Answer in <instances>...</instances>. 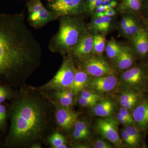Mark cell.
Listing matches in <instances>:
<instances>
[{
    "mask_svg": "<svg viewBox=\"0 0 148 148\" xmlns=\"http://www.w3.org/2000/svg\"><path fill=\"white\" fill-rule=\"evenodd\" d=\"M145 0H119L117 10L118 13H130L142 18Z\"/></svg>",
    "mask_w": 148,
    "mask_h": 148,
    "instance_id": "d6986e66",
    "label": "cell"
},
{
    "mask_svg": "<svg viewBox=\"0 0 148 148\" xmlns=\"http://www.w3.org/2000/svg\"><path fill=\"white\" fill-rule=\"evenodd\" d=\"M134 124L144 135L148 132V96L144 97L132 111Z\"/></svg>",
    "mask_w": 148,
    "mask_h": 148,
    "instance_id": "4fadbf2b",
    "label": "cell"
},
{
    "mask_svg": "<svg viewBox=\"0 0 148 148\" xmlns=\"http://www.w3.org/2000/svg\"><path fill=\"white\" fill-rule=\"evenodd\" d=\"M91 125L84 118H78L72 130L71 138L75 142L87 141L91 137Z\"/></svg>",
    "mask_w": 148,
    "mask_h": 148,
    "instance_id": "ac0fdd59",
    "label": "cell"
},
{
    "mask_svg": "<svg viewBox=\"0 0 148 148\" xmlns=\"http://www.w3.org/2000/svg\"><path fill=\"white\" fill-rule=\"evenodd\" d=\"M43 5L40 0H31L27 3V6L29 12L28 20L29 24L37 20Z\"/></svg>",
    "mask_w": 148,
    "mask_h": 148,
    "instance_id": "cb8c5ba5",
    "label": "cell"
},
{
    "mask_svg": "<svg viewBox=\"0 0 148 148\" xmlns=\"http://www.w3.org/2000/svg\"><path fill=\"white\" fill-rule=\"evenodd\" d=\"M138 61L147 62L148 58V34L144 27L129 40Z\"/></svg>",
    "mask_w": 148,
    "mask_h": 148,
    "instance_id": "5bb4252c",
    "label": "cell"
},
{
    "mask_svg": "<svg viewBox=\"0 0 148 148\" xmlns=\"http://www.w3.org/2000/svg\"><path fill=\"white\" fill-rule=\"evenodd\" d=\"M75 62L70 54L64 56L63 63L58 72L50 81L37 88L40 91H58L70 88L71 86L75 73Z\"/></svg>",
    "mask_w": 148,
    "mask_h": 148,
    "instance_id": "5b68a950",
    "label": "cell"
},
{
    "mask_svg": "<svg viewBox=\"0 0 148 148\" xmlns=\"http://www.w3.org/2000/svg\"><path fill=\"white\" fill-rule=\"evenodd\" d=\"M36 88L22 86L10 109V126L6 144L30 148L40 144L52 129L54 108L51 99Z\"/></svg>",
    "mask_w": 148,
    "mask_h": 148,
    "instance_id": "7a4b0ae2",
    "label": "cell"
},
{
    "mask_svg": "<svg viewBox=\"0 0 148 148\" xmlns=\"http://www.w3.org/2000/svg\"><path fill=\"white\" fill-rule=\"evenodd\" d=\"M90 147L92 148H114L116 146L105 138H98L93 140L90 145Z\"/></svg>",
    "mask_w": 148,
    "mask_h": 148,
    "instance_id": "1f68e13d",
    "label": "cell"
},
{
    "mask_svg": "<svg viewBox=\"0 0 148 148\" xmlns=\"http://www.w3.org/2000/svg\"><path fill=\"white\" fill-rule=\"evenodd\" d=\"M25 17L0 12V82L22 86L40 65L42 49Z\"/></svg>",
    "mask_w": 148,
    "mask_h": 148,
    "instance_id": "6da1fadb",
    "label": "cell"
},
{
    "mask_svg": "<svg viewBox=\"0 0 148 148\" xmlns=\"http://www.w3.org/2000/svg\"><path fill=\"white\" fill-rule=\"evenodd\" d=\"M148 79V62H140L120 73L116 92L130 90L145 93Z\"/></svg>",
    "mask_w": 148,
    "mask_h": 148,
    "instance_id": "277c9868",
    "label": "cell"
},
{
    "mask_svg": "<svg viewBox=\"0 0 148 148\" xmlns=\"http://www.w3.org/2000/svg\"><path fill=\"white\" fill-rule=\"evenodd\" d=\"M116 75L91 77L85 88L103 96L114 90L116 91L119 83V78Z\"/></svg>",
    "mask_w": 148,
    "mask_h": 148,
    "instance_id": "9c48e42d",
    "label": "cell"
},
{
    "mask_svg": "<svg viewBox=\"0 0 148 148\" xmlns=\"http://www.w3.org/2000/svg\"><path fill=\"white\" fill-rule=\"evenodd\" d=\"M117 105L114 100L104 97L89 109V114L93 116L107 118L114 114Z\"/></svg>",
    "mask_w": 148,
    "mask_h": 148,
    "instance_id": "e0dca14e",
    "label": "cell"
},
{
    "mask_svg": "<svg viewBox=\"0 0 148 148\" xmlns=\"http://www.w3.org/2000/svg\"><path fill=\"white\" fill-rule=\"evenodd\" d=\"M119 124L113 116L109 117L97 119L94 123V128L102 138L108 140L116 147L123 148L126 146L119 133Z\"/></svg>",
    "mask_w": 148,
    "mask_h": 148,
    "instance_id": "52a82bcc",
    "label": "cell"
},
{
    "mask_svg": "<svg viewBox=\"0 0 148 148\" xmlns=\"http://www.w3.org/2000/svg\"><path fill=\"white\" fill-rule=\"evenodd\" d=\"M120 135L126 147L128 148H141V146L126 132L124 128L120 130Z\"/></svg>",
    "mask_w": 148,
    "mask_h": 148,
    "instance_id": "f1b7e54d",
    "label": "cell"
},
{
    "mask_svg": "<svg viewBox=\"0 0 148 148\" xmlns=\"http://www.w3.org/2000/svg\"><path fill=\"white\" fill-rule=\"evenodd\" d=\"M122 45L113 37L107 40L105 53L109 61L112 62L116 58L121 50Z\"/></svg>",
    "mask_w": 148,
    "mask_h": 148,
    "instance_id": "603a6c76",
    "label": "cell"
},
{
    "mask_svg": "<svg viewBox=\"0 0 148 148\" xmlns=\"http://www.w3.org/2000/svg\"><path fill=\"white\" fill-rule=\"evenodd\" d=\"M123 127L128 134L141 146V148L146 147L143 139L145 136L138 127L135 125H128Z\"/></svg>",
    "mask_w": 148,
    "mask_h": 148,
    "instance_id": "83f0119b",
    "label": "cell"
},
{
    "mask_svg": "<svg viewBox=\"0 0 148 148\" xmlns=\"http://www.w3.org/2000/svg\"><path fill=\"white\" fill-rule=\"evenodd\" d=\"M138 60L130 45H123L121 50L112 62V66L120 73L130 69L138 64Z\"/></svg>",
    "mask_w": 148,
    "mask_h": 148,
    "instance_id": "7c38bea8",
    "label": "cell"
},
{
    "mask_svg": "<svg viewBox=\"0 0 148 148\" xmlns=\"http://www.w3.org/2000/svg\"><path fill=\"white\" fill-rule=\"evenodd\" d=\"M113 116L116 119L118 122L119 124L122 125L123 126H127V125H134L131 124L128 121V120L126 119L123 115H122L120 113L118 112L116 114V115H113Z\"/></svg>",
    "mask_w": 148,
    "mask_h": 148,
    "instance_id": "8d00e7d4",
    "label": "cell"
},
{
    "mask_svg": "<svg viewBox=\"0 0 148 148\" xmlns=\"http://www.w3.org/2000/svg\"><path fill=\"white\" fill-rule=\"evenodd\" d=\"M98 101L84 98L79 95H77V103L82 108H90L93 107Z\"/></svg>",
    "mask_w": 148,
    "mask_h": 148,
    "instance_id": "836d02e7",
    "label": "cell"
},
{
    "mask_svg": "<svg viewBox=\"0 0 148 148\" xmlns=\"http://www.w3.org/2000/svg\"><path fill=\"white\" fill-rule=\"evenodd\" d=\"M47 140L52 148H68L66 138L63 134L58 131H55L50 134L48 137Z\"/></svg>",
    "mask_w": 148,
    "mask_h": 148,
    "instance_id": "4316f807",
    "label": "cell"
},
{
    "mask_svg": "<svg viewBox=\"0 0 148 148\" xmlns=\"http://www.w3.org/2000/svg\"><path fill=\"white\" fill-rule=\"evenodd\" d=\"M145 95V93L133 90H124L118 92L115 102L119 108H124L132 113L134 107Z\"/></svg>",
    "mask_w": 148,
    "mask_h": 148,
    "instance_id": "2e32d148",
    "label": "cell"
},
{
    "mask_svg": "<svg viewBox=\"0 0 148 148\" xmlns=\"http://www.w3.org/2000/svg\"><path fill=\"white\" fill-rule=\"evenodd\" d=\"M51 101L54 108L55 123L66 132H71L78 118L76 113L71 108L63 107L51 99Z\"/></svg>",
    "mask_w": 148,
    "mask_h": 148,
    "instance_id": "30bf717a",
    "label": "cell"
},
{
    "mask_svg": "<svg viewBox=\"0 0 148 148\" xmlns=\"http://www.w3.org/2000/svg\"><path fill=\"white\" fill-rule=\"evenodd\" d=\"M104 0H84L86 15L91 16L96 8L103 4Z\"/></svg>",
    "mask_w": 148,
    "mask_h": 148,
    "instance_id": "f546056e",
    "label": "cell"
},
{
    "mask_svg": "<svg viewBox=\"0 0 148 148\" xmlns=\"http://www.w3.org/2000/svg\"><path fill=\"white\" fill-rule=\"evenodd\" d=\"M90 77L82 69L77 67L76 69L73 82L70 88L76 95L86 88Z\"/></svg>",
    "mask_w": 148,
    "mask_h": 148,
    "instance_id": "44dd1931",
    "label": "cell"
},
{
    "mask_svg": "<svg viewBox=\"0 0 148 148\" xmlns=\"http://www.w3.org/2000/svg\"><path fill=\"white\" fill-rule=\"evenodd\" d=\"M92 49L93 35L88 32L69 54L77 62L92 54Z\"/></svg>",
    "mask_w": 148,
    "mask_h": 148,
    "instance_id": "9a60e30c",
    "label": "cell"
},
{
    "mask_svg": "<svg viewBox=\"0 0 148 148\" xmlns=\"http://www.w3.org/2000/svg\"><path fill=\"white\" fill-rule=\"evenodd\" d=\"M88 31L92 35H105L112 32L117 28L116 16H103L92 17L88 24H86Z\"/></svg>",
    "mask_w": 148,
    "mask_h": 148,
    "instance_id": "8fae6325",
    "label": "cell"
},
{
    "mask_svg": "<svg viewBox=\"0 0 148 148\" xmlns=\"http://www.w3.org/2000/svg\"><path fill=\"white\" fill-rule=\"evenodd\" d=\"M77 67L89 75L97 77L106 75H117L118 72L113 68L103 56L91 54L77 62Z\"/></svg>",
    "mask_w": 148,
    "mask_h": 148,
    "instance_id": "8992f818",
    "label": "cell"
},
{
    "mask_svg": "<svg viewBox=\"0 0 148 148\" xmlns=\"http://www.w3.org/2000/svg\"><path fill=\"white\" fill-rule=\"evenodd\" d=\"M16 93L6 85H0V104L14 98Z\"/></svg>",
    "mask_w": 148,
    "mask_h": 148,
    "instance_id": "4dcf8cb0",
    "label": "cell"
},
{
    "mask_svg": "<svg viewBox=\"0 0 148 148\" xmlns=\"http://www.w3.org/2000/svg\"><path fill=\"white\" fill-rule=\"evenodd\" d=\"M117 1H119V0H117Z\"/></svg>",
    "mask_w": 148,
    "mask_h": 148,
    "instance_id": "b9f144b4",
    "label": "cell"
},
{
    "mask_svg": "<svg viewBox=\"0 0 148 148\" xmlns=\"http://www.w3.org/2000/svg\"><path fill=\"white\" fill-rule=\"evenodd\" d=\"M59 29L49 43V50L65 56L69 54L88 32L83 16H62L58 18Z\"/></svg>",
    "mask_w": 148,
    "mask_h": 148,
    "instance_id": "3957f363",
    "label": "cell"
},
{
    "mask_svg": "<svg viewBox=\"0 0 148 148\" xmlns=\"http://www.w3.org/2000/svg\"><path fill=\"white\" fill-rule=\"evenodd\" d=\"M49 2H51L54 1H57V0H47Z\"/></svg>",
    "mask_w": 148,
    "mask_h": 148,
    "instance_id": "60d3db41",
    "label": "cell"
},
{
    "mask_svg": "<svg viewBox=\"0 0 148 148\" xmlns=\"http://www.w3.org/2000/svg\"><path fill=\"white\" fill-rule=\"evenodd\" d=\"M78 95H80L84 98H88V99H91V100H95V101H99L103 99L105 96L97 94L91 90L85 88L80 91L78 93Z\"/></svg>",
    "mask_w": 148,
    "mask_h": 148,
    "instance_id": "d6a6232c",
    "label": "cell"
},
{
    "mask_svg": "<svg viewBox=\"0 0 148 148\" xmlns=\"http://www.w3.org/2000/svg\"><path fill=\"white\" fill-rule=\"evenodd\" d=\"M107 41L105 35L99 34L93 35L92 54L103 56L105 53Z\"/></svg>",
    "mask_w": 148,
    "mask_h": 148,
    "instance_id": "484cf974",
    "label": "cell"
},
{
    "mask_svg": "<svg viewBox=\"0 0 148 148\" xmlns=\"http://www.w3.org/2000/svg\"><path fill=\"white\" fill-rule=\"evenodd\" d=\"M146 92H148V79L147 83V87H146Z\"/></svg>",
    "mask_w": 148,
    "mask_h": 148,
    "instance_id": "ab89813d",
    "label": "cell"
},
{
    "mask_svg": "<svg viewBox=\"0 0 148 148\" xmlns=\"http://www.w3.org/2000/svg\"><path fill=\"white\" fill-rule=\"evenodd\" d=\"M118 112L120 113L122 115H123L126 119L128 120V121L131 124L135 125L133 118H132V113L130 111L127 110V109L124 108H119Z\"/></svg>",
    "mask_w": 148,
    "mask_h": 148,
    "instance_id": "d590c367",
    "label": "cell"
},
{
    "mask_svg": "<svg viewBox=\"0 0 148 148\" xmlns=\"http://www.w3.org/2000/svg\"><path fill=\"white\" fill-rule=\"evenodd\" d=\"M53 94L54 101L63 107L72 108L77 101V95L71 88L54 91Z\"/></svg>",
    "mask_w": 148,
    "mask_h": 148,
    "instance_id": "ffe728a7",
    "label": "cell"
},
{
    "mask_svg": "<svg viewBox=\"0 0 148 148\" xmlns=\"http://www.w3.org/2000/svg\"><path fill=\"white\" fill-rule=\"evenodd\" d=\"M49 9L62 16H83L86 15L84 0H57L50 2Z\"/></svg>",
    "mask_w": 148,
    "mask_h": 148,
    "instance_id": "ba28073f",
    "label": "cell"
},
{
    "mask_svg": "<svg viewBox=\"0 0 148 148\" xmlns=\"http://www.w3.org/2000/svg\"><path fill=\"white\" fill-rule=\"evenodd\" d=\"M143 27L148 34V16H143L142 18Z\"/></svg>",
    "mask_w": 148,
    "mask_h": 148,
    "instance_id": "74e56055",
    "label": "cell"
},
{
    "mask_svg": "<svg viewBox=\"0 0 148 148\" xmlns=\"http://www.w3.org/2000/svg\"><path fill=\"white\" fill-rule=\"evenodd\" d=\"M148 16V0H145L143 16Z\"/></svg>",
    "mask_w": 148,
    "mask_h": 148,
    "instance_id": "f35d334b",
    "label": "cell"
},
{
    "mask_svg": "<svg viewBox=\"0 0 148 148\" xmlns=\"http://www.w3.org/2000/svg\"><path fill=\"white\" fill-rule=\"evenodd\" d=\"M7 119V112L5 106L0 104V130H3L5 127Z\"/></svg>",
    "mask_w": 148,
    "mask_h": 148,
    "instance_id": "e575fe53",
    "label": "cell"
},
{
    "mask_svg": "<svg viewBox=\"0 0 148 148\" xmlns=\"http://www.w3.org/2000/svg\"><path fill=\"white\" fill-rule=\"evenodd\" d=\"M120 20L118 24L117 28L122 36L130 40L133 37L130 27L128 14H121Z\"/></svg>",
    "mask_w": 148,
    "mask_h": 148,
    "instance_id": "d4e9b609",
    "label": "cell"
},
{
    "mask_svg": "<svg viewBox=\"0 0 148 148\" xmlns=\"http://www.w3.org/2000/svg\"><path fill=\"white\" fill-rule=\"evenodd\" d=\"M58 18L59 16L56 12L51 10L47 9L43 5L37 20L30 24L34 28L40 29L51 21L58 19Z\"/></svg>",
    "mask_w": 148,
    "mask_h": 148,
    "instance_id": "7402d4cb",
    "label": "cell"
}]
</instances>
